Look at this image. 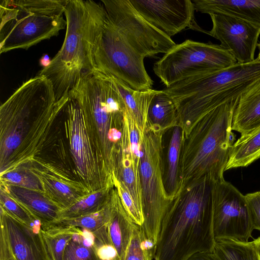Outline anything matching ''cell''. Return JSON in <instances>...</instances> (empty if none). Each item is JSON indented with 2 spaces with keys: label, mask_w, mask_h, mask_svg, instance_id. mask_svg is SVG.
Masks as SVG:
<instances>
[{
  "label": "cell",
  "mask_w": 260,
  "mask_h": 260,
  "mask_svg": "<svg viewBox=\"0 0 260 260\" xmlns=\"http://www.w3.org/2000/svg\"><path fill=\"white\" fill-rule=\"evenodd\" d=\"M195 10L203 13L233 16L260 27V0H192Z\"/></svg>",
  "instance_id": "7402d4cb"
},
{
  "label": "cell",
  "mask_w": 260,
  "mask_h": 260,
  "mask_svg": "<svg viewBox=\"0 0 260 260\" xmlns=\"http://www.w3.org/2000/svg\"><path fill=\"white\" fill-rule=\"evenodd\" d=\"M166 156L164 162V183L168 198L173 200L180 191L181 152L184 133L179 125L171 128Z\"/></svg>",
  "instance_id": "603a6c76"
},
{
  "label": "cell",
  "mask_w": 260,
  "mask_h": 260,
  "mask_svg": "<svg viewBox=\"0 0 260 260\" xmlns=\"http://www.w3.org/2000/svg\"><path fill=\"white\" fill-rule=\"evenodd\" d=\"M114 187L117 191L125 210L132 220L138 225L142 226L144 222L142 211L137 207L132 196L115 176H112Z\"/></svg>",
  "instance_id": "d590c367"
},
{
  "label": "cell",
  "mask_w": 260,
  "mask_h": 260,
  "mask_svg": "<svg viewBox=\"0 0 260 260\" xmlns=\"http://www.w3.org/2000/svg\"><path fill=\"white\" fill-rule=\"evenodd\" d=\"M258 48V53L257 58H256L257 60L260 61V43L257 44V46Z\"/></svg>",
  "instance_id": "60d3db41"
},
{
  "label": "cell",
  "mask_w": 260,
  "mask_h": 260,
  "mask_svg": "<svg viewBox=\"0 0 260 260\" xmlns=\"http://www.w3.org/2000/svg\"><path fill=\"white\" fill-rule=\"evenodd\" d=\"M103 260H119V259L118 258V255H116L113 257H111V258H110L108 259H103Z\"/></svg>",
  "instance_id": "b9f144b4"
},
{
  "label": "cell",
  "mask_w": 260,
  "mask_h": 260,
  "mask_svg": "<svg viewBox=\"0 0 260 260\" xmlns=\"http://www.w3.org/2000/svg\"><path fill=\"white\" fill-rule=\"evenodd\" d=\"M212 194L215 242H248L254 229L245 195L224 179L213 182Z\"/></svg>",
  "instance_id": "7c38bea8"
},
{
  "label": "cell",
  "mask_w": 260,
  "mask_h": 260,
  "mask_svg": "<svg viewBox=\"0 0 260 260\" xmlns=\"http://www.w3.org/2000/svg\"><path fill=\"white\" fill-rule=\"evenodd\" d=\"M62 98L56 101L54 92L43 102L36 112L18 150L0 174L26 164L40 153L52 126L57 120Z\"/></svg>",
  "instance_id": "e0dca14e"
},
{
  "label": "cell",
  "mask_w": 260,
  "mask_h": 260,
  "mask_svg": "<svg viewBox=\"0 0 260 260\" xmlns=\"http://www.w3.org/2000/svg\"><path fill=\"white\" fill-rule=\"evenodd\" d=\"M63 260H101L97 252L93 234L79 228L65 249Z\"/></svg>",
  "instance_id": "f546056e"
},
{
  "label": "cell",
  "mask_w": 260,
  "mask_h": 260,
  "mask_svg": "<svg viewBox=\"0 0 260 260\" xmlns=\"http://www.w3.org/2000/svg\"><path fill=\"white\" fill-rule=\"evenodd\" d=\"M69 0H1L0 53L28 49L67 27Z\"/></svg>",
  "instance_id": "8992f818"
},
{
  "label": "cell",
  "mask_w": 260,
  "mask_h": 260,
  "mask_svg": "<svg viewBox=\"0 0 260 260\" xmlns=\"http://www.w3.org/2000/svg\"><path fill=\"white\" fill-rule=\"evenodd\" d=\"M54 92L47 78L36 76L24 82L0 107V173L19 148L45 100Z\"/></svg>",
  "instance_id": "ba28073f"
},
{
  "label": "cell",
  "mask_w": 260,
  "mask_h": 260,
  "mask_svg": "<svg viewBox=\"0 0 260 260\" xmlns=\"http://www.w3.org/2000/svg\"><path fill=\"white\" fill-rule=\"evenodd\" d=\"M51 60L48 55L44 54L40 60V64L45 68L50 64Z\"/></svg>",
  "instance_id": "f35d334b"
},
{
  "label": "cell",
  "mask_w": 260,
  "mask_h": 260,
  "mask_svg": "<svg viewBox=\"0 0 260 260\" xmlns=\"http://www.w3.org/2000/svg\"><path fill=\"white\" fill-rule=\"evenodd\" d=\"M118 148L115 170L112 176H115L124 186L137 207L142 211L140 157L135 154L132 149L129 131L124 118Z\"/></svg>",
  "instance_id": "d6986e66"
},
{
  "label": "cell",
  "mask_w": 260,
  "mask_h": 260,
  "mask_svg": "<svg viewBox=\"0 0 260 260\" xmlns=\"http://www.w3.org/2000/svg\"><path fill=\"white\" fill-rule=\"evenodd\" d=\"M23 166L37 177L45 195L62 209L90 192L81 181L73 179L57 166L38 156Z\"/></svg>",
  "instance_id": "ac0fdd59"
},
{
  "label": "cell",
  "mask_w": 260,
  "mask_h": 260,
  "mask_svg": "<svg viewBox=\"0 0 260 260\" xmlns=\"http://www.w3.org/2000/svg\"><path fill=\"white\" fill-rule=\"evenodd\" d=\"M0 183L44 192L37 177L25 166L0 174Z\"/></svg>",
  "instance_id": "836d02e7"
},
{
  "label": "cell",
  "mask_w": 260,
  "mask_h": 260,
  "mask_svg": "<svg viewBox=\"0 0 260 260\" xmlns=\"http://www.w3.org/2000/svg\"><path fill=\"white\" fill-rule=\"evenodd\" d=\"M212 27L208 35L220 42L240 63L255 60L254 53L260 35V27L240 18L227 14H209Z\"/></svg>",
  "instance_id": "2e32d148"
},
{
  "label": "cell",
  "mask_w": 260,
  "mask_h": 260,
  "mask_svg": "<svg viewBox=\"0 0 260 260\" xmlns=\"http://www.w3.org/2000/svg\"><path fill=\"white\" fill-rule=\"evenodd\" d=\"M66 34L60 49L37 75L52 83L56 101L68 94L80 78L95 69L93 51L107 14L103 3L69 0L64 10Z\"/></svg>",
  "instance_id": "7a4b0ae2"
},
{
  "label": "cell",
  "mask_w": 260,
  "mask_h": 260,
  "mask_svg": "<svg viewBox=\"0 0 260 260\" xmlns=\"http://www.w3.org/2000/svg\"><path fill=\"white\" fill-rule=\"evenodd\" d=\"M114 188L112 182L84 196L74 204L61 209L58 219L73 218L99 211L109 202Z\"/></svg>",
  "instance_id": "f1b7e54d"
},
{
  "label": "cell",
  "mask_w": 260,
  "mask_h": 260,
  "mask_svg": "<svg viewBox=\"0 0 260 260\" xmlns=\"http://www.w3.org/2000/svg\"><path fill=\"white\" fill-rule=\"evenodd\" d=\"M110 76L122 97L126 113L134 119L139 129L144 133L147 122L149 105L153 98L159 90L152 89L136 90L122 81L113 76Z\"/></svg>",
  "instance_id": "d4e9b609"
},
{
  "label": "cell",
  "mask_w": 260,
  "mask_h": 260,
  "mask_svg": "<svg viewBox=\"0 0 260 260\" xmlns=\"http://www.w3.org/2000/svg\"><path fill=\"white\" fill-rule=\"evenodd\" d=\"M54 260H63L65 249L79 228L51 223L42 225Z\"/></svg>",
  "instance_id": "1f68e13d"
},
{
  "label": "cell",
  "mask_w": 260,
  "mask_h": 260,
  "mask_svg": "<svg viewBox=\"0 0 260 260\" xmlns=\"http://www.w3.org/2000/svg\"><path fill=\"white\" fill-rule=\"evenodd\" d=\"M3 260H15V259L14 258H10L3 259Z\"/></svg>",
  "instance_id": "7bdbcfd3"
},
{
  "label": "cell",
  "mask_w": 260,
  "mask_h": 260,
  "mask_svg": "<svg viewBox=\"0 0 260 260\" xmlns=\"http://www.w3.org/2000/svg\"><path fill=\"white\" fill-rule=\"evenodd\" d=\"M260 157V126L233 144L225 171L249 166Z\"/></svg>",
  "instance_id": "4316f807"
},
{
  "label": "cell",
  "mask_w": 260,
  "mask_h": 260,
  "mask_svg": "<svg viewBox=\"0 0 260 260\" xmlns=\"http://www.w3.org/2000/svg\"><path fill=\"white\" fill-rule=\"evenodd\" d=\"M260 82V61L236 63L178 81L162 90L177 104L181 117L194 124L221 105L240 97Z\"/></svg>",
  "instance_id": "5b68a950"
},
{
  "label": "cell",
  "mask_w": 260,
  "mask_h": 260,
  "mask_svg": "<svg viewBox=\"0 0 260 260\" xmlns=\"http://www.w3.org/2000/svg\"><path fill=\"white\" fill-rule=\"evenodd\" d=\"M214 182L204 177L186 185L172 201L162 220L154 260H187L198 252H213Z\"/></svg>",
  "instance_id": "6da1fadb"
},
{
  "label": "cell",
  "mask_w": 260,
  "mask_h": 260,
  "mask_svg": "<svg viewBox=\"0 0 260 260\" xmlns=\"http://www.w3.org/2000/svg\"><path fill=\"white\" fill-rule=\"evenodd\" d=\"M256 244V248L260 258V236L257 239H254Z\"/></svg>",
  "instance_id": "ab89813d"
},
{
  "label": "cell",
  "mask_w": 260,
  "mask_h": 260,
  "mask_svg": "<svg viewBox=\"0 0 260 260\" xmlns=\"http://www.w3.org/2000/svg\"><path fill=\"white\" fill-rule=\"evenodd\" d=\"M165 132L146 125L141 146L140 176L144 222L146 237L155 244L164 216L173 200L167 195L164 183L162 138Z\"/></svg>",
  "instance_id": "52a82bcc"
},
{
  "label": "cell",
  "mask_w": 260,
  "mask_h": 260,
  "mask_svg": "<svg viewBox=\"0 0 260 260\" xmlns=\"http://www.w3.org/2000/svg\"><path fill=\"white\" fill-rule=\"evenodd\" d=\"M107 18L126 41L145 58L166 53L176 44L151 25L135 10L130 0H102Z\"/></svg>",
  "instance_id": "4fadbf2b"
},
{
  "label": "cell",
  "mask_w": 260,
  "mask_h": 260,
  "mask_svg": "<svg viewBox=\"0 0 260 260\" xmlns=\"http://www.w3.org/2000/svg\"><path fill=\"white\" fill-rule=\"evenodd\" d=\"M13 199L45 225L57 221L61 208L43 192L0 183Z\"/></svg>",
  "instance_id": "ffe728a7"
},
{
  "label": "cell",
  "mask_w": 260,
  "mask_h": 260,
  "mask_svg": "<svg viewBox=\"0 0 260 260\" xmlns=\"http://www.w3.org/2000/svg\"><path fill=\"white\" fill-rule=\"evenodd\" d=\"M0 206L11 216L28 226L35 227L41 224L39 220L1 187Z\"/></svg>",
  "instance_id": "e575fe53"
},
{
  "label": "cell",
  "mask_w": 260,
  "mask_h": 260,
  "mask_svg": "<svg viewBox=\"0 0 260 260\" xmlns=\"http://www.w3.org/2000/svg\"><path fill=\"white\" fill-rule=\"evenodd\" d=\"M155 243L148 239L141 226L137 225L123 260H152L155 253Z\"/></svg>",
  "instance_id": "d6a6232c"
},
{
  "label": "cell",
  "mask_w": 260,
  "mask_h": 260,
  "mask_svg": "<svg viewBox=\"0 0 260 260\" xmlns=\"http://www.w3.org/2000/svg\"><path fill=\"white\" fill-rule=\"evenodd\" d=\"M187 260H219L213 252H198Z\"/></svg>",
  "instance_id": "74e56055"
},
{
  "label": "cell",
  "mask_w": 260,
  "mask_h": 260,
  "mask_svg": "<svg viewBox=\"0 0 260 260\" xmlns=\"http://www.w3.org/2000/svg\"><path fill=\"white\" fill-rule=\"evenodd\" d=\"M147 124L158 126L165 132L178 125L176 106L171 97L162 90L155 95L150 103Z\"/></svg>",
  "instance_id": "83f0119b"
},
{
  "label": "cell",
  "mask_w": 260,
  "mask_h": 260,
  "mask_svg": "<svg viewBox=\"0 0 260 260\" xmlns=\"http://www.w3.org/2000/svg\"><path fill=\"white\" fill-rule=\"evenodd\" d=\"M237 62L220 45L186 40L165 53L154 63L153 70L169 87L189 77L225 68Z\"/></svg>",
  "instance_id": "30bf717a"
},
{
  "label": "cell",
  "mask_w": 260,
  "mask_h": 260,
  "mask_svg": "<svg viewBox=\"0 0 260 260\" xmlns=\"http://www.w3.org/2000/svg\"><path fill=\"white\" fill-rule=\"evenodd\" d=\"M62 112L66 137L80 181L90 192L113 182L112 176L102 164L93 145L82 109L69 94L64 96Z\"/></svg>",
  "instance_id": "8fae6325"
},
{
  "label": "cell",
  "mask_w": 260,
  "mask_h": 260,
  "mask_svg": "<svg viewBox=\"0 0 260 260\" xmlns=\"http://www.w3.org/2000/svg\"><path fill=\"white\" fill-rule=\"evenodd\" d=\"M213 252L219 260H260L254 240L246 242L216 241Z\"/></svg>",
  "instance_id": "4dcf8cb0"
},
{
  "label": "cell",
  "mask_w": 260,
  "mask_h": 260,
  "mask_svg": "<svg viewBox=\"0 0 260 260\" xmlns=\"http://www.w3.org/2000/svg\"><path fill=\"white\" fill-rule=\"evenodd\" d=\"M137 225L125 210L114 187L112 193V207L108 231L111 245L116 250L119 260L124 259Z\"/></svg>",
  "instance_id": "44dd1931"
},
{
  "label": "cell",
  "mask_w": 260,
  "mask_h": 260,
  "mask_svg": "<svg viewBox=\"0 0 260 260\" xmlns=\"http://www.w3.org/2000/svg\"><path fill=\"white\" fill-rule=\"evenodd\" d=\"M138 13L168 37L188 27L208 34L194 21V6L191 0H130Z\"/></svg>",
  "instance_id": "9a60e30c"
},
{
  "label": "cell",
  "mask_w": 260,
  "mask_h": 260,
  "mask_svg": "<svg viewBox=\"0 0 260 260\" xmlns=\"http://www.w3.org/2000/svg\"><path fill=\"white\" fill-rule=\"evenodd\" d=\"M254 229L260 231V190L245 195Z\"/></svg>",
  "instance_id": "8d00e7d4"
},
{
  "label": "cell",
  "mask_w": 260,
  "mask_h": 260,
  "mask_svg": "<svg viewBox=\"0 0 260 260\" xmlns=\"http://www.w3.org/2000/svg\"><path fill=\"white\" fill-rule=\"evenodd\" d=\"M239 98L206 114L184 137L181 152L180 191L205 177L215 182L224 179L233 145V117Z\"/></svg>",
  "instance_id": "277c9868"
},
{
  "label": "cell",
  "mask_w": 260,
  "mask_h": 260,
  "mask_svg": "<svg viewBox=\"0 0 260 260\" xmlns=\"http://www.w3.org/2000/svg\"><path fill=\"white\" fill-rule=\"evenodd\" d=\"M68 94L82 109L93 145L112 176L126 112L117 86L110 76L95 69L84 74Z\"/></svg>",
  "instance_id": "3957f363"
},
{
  "label": "cell",
  "mask_w": 260,
  "mask_h": 260,
  "mask_svg": "<svg viewBox=\"0 0 260 260\" xmlns=\"http://www.w3.org/2000/svg\"><path fill=\"white\" fill-rule=\"evenodd\" d=\"M0 260H54L42 225L28 226L0 206Z\"/></svg>",
  "instance_id": "5bb4252c"
},
{
  "label": "cell",
  "mask_w": 260,
  "mask_h": 260,
  "mask_svg": "<svg viewBox=\"0 0 260 260\" xmlns=\"http://www.w3.org/2000/svg\"><path fill=\"white\" fill-rule=\"evenodd\" d=\"M260 126V82L239 99L235 108L232 129L243 135Z\"/></svg>",
  "instance_id": "cb8c5ba5"
},
{
  "label": "cell",
  "mask_w": 260,
  "mask_h": 260,
  "mask_svg": "<svg viewBox=\"0 0 260 260\" xmlns=\"http://www.w3.org/2000/svg\"><path fill=\"white\" fill-rule=\"evenodd\" d=\"M111 207L112 193L108 204L97 212L73 218L58 219L52 223L89 231L95 237L96 248L104 245H111L108 231Z\"/></svg>",
  "instance_id": "484cf974"
},
{
  "label": "cell",
  "mask_w": 260,
  "mask_h": 260,
  "mask_svg": "<svg viewBox=\"0 0 260 260\" xmlns=\"http://www.w3.org/2000/svg\"><path fill=\"white\" fill-rule=\"evenodd\" d=\"M145 57L134 49L107 18L95 42V69L123 82L136 90L151 89L153 82L147 73Z\"/></svg>",
  "instance_id": "9c48e42d"
}]
</instances>
